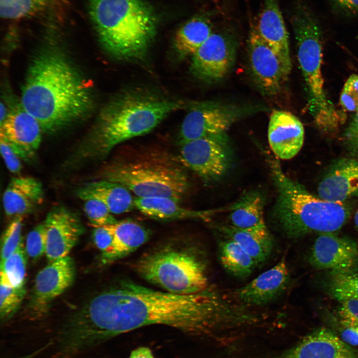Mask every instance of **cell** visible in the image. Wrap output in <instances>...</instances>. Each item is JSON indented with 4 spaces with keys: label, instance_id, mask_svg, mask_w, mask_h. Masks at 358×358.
Segmentation results:
<instances>
[{
    "label": "cell",
    "instance_id": "32",
    "mask_svg": "<svg viewBox=\"0 0 358 358\" xmlns=\"http://www.w3.org/2000/svg\"><path fill=\"white\" fill-rule=\"evenodd\" d=\"M26 255L22 241L11 255L0 263V275L13 286H25Z\"/></svg>",
    "mask_w": 358,
    "mask_h": 358
},
{
    "label": "cell",
    "instance_id": "19",
    "mask_svg": "<svg viewBox=\"0 0 358 358\" xmlns=\"http://www.w3.org/2000/svg\"><path fill=\"white\" fill-rule=\"evenodd\" d=\"M317 192L320 198L335 202L358 197V158L334 160L320 181Z\"/></svg>",
    "mask_w": 358,
    "mask_h": 358
},
{
    "label": "cell",
    "instance_id": "4",
    "mask_svg": "<svg viewBox=\"0 0 358 358\" xmlns=\"http://www.w3.org/2000/svg\"><path fill=\"white\" fill-rule=\"evenodd\" d=\"M269 165L276 190L272 217L287 237L297 239L315 233H336L347 223L352 213L350 205L312 194L287 176L277 160L270 159Z\"/></svg>",
    "mask_w": 358,
    "mask_h": 358
},
{
    "label": "cell",
    "instance_id": "6",
    "mask_svg": "<svg viewBox=\"0 0 358 358\" xmlns=\"http://www.w3.org/2000/svg\"><path fill=\"white\" fill-rule=\"evenodd\" d=\"M183 167L167 152L142 151L104 167L100 179L121 184L136 197H168L179 202L190 187Z\"/></svg>",
    "mask_w": 358,
    "mask_h": 358
},
{
    "label": "cell",
    "instance_id": "35",
    "mask_svg": "<svg viewBox=\"0 0 358 358\" xmlns=\"http://www.w3.org/2000/svg\"><path fill=\"white\" fill-rule=\"evenodd\" d=\"M84 201V211L94 228L113 224L118 221L107 206L99 200L90 198Z\"/></svg>",
    "mask_w": 358,
    "mask_h": 358
},
{
    "label": "cell",
    "instance_id": "20",
    "mask_svg": "<svg viewBox=\"0 0 358 358\" xmlns=\"http://www.w3.org/2000/svg\"><path fill=\"white\" fill-rule=\"evenodd\" d=\"M268 141L275 156L288 160L301 150L304 140V129L300 120L291 113L274 110L268 126Z\"/></svg>",
    "mask_w": 358,
    "mask_h": 358
},
{
    "label": "cell",
    "instance_id": "2",
    "mask_svg": "<svg viewBox=\"0 0 358 358\" xmlns=\"http://www.w3.org/2000/svg\"><path fill=\"white\" fill-rule=\"evenodd\" d=\"M94 105L91 86L63 52L47 48L33 58L21 106L37 119L43 132L55 133L84 119Z\"/></svg>",
    "mask_w": 358,
    "mask_h": 358
},
{
    "label": "cell",
    "instance_id": "34",
    "mask_svg": "<svg viewBox=\"0 0 358 358\" xmlns=\"http://www.w3.org/2000/svg\"><path fill=\"white\" fill-rule=\"evenodd\" d=\"M22 216H16L4 230L1 240L0 263L8 258L22 241Z\"/></svg>",
    "mask_w": 358,
    "mask_h": 358
},
{
    "label": "cell",
    "instance_id": "43",
    "mask_svg": "<svg viewBox=\"0 0 358 358\" xmlns=\"http://www.w3.org/2000/svg\"><path fill=\"white\" fill-rule=\"evenodd\" d=\"M339 336L347 344L358 346V326L339 321Z\"/></svg>",
    "mask_w": 358,
    "mask_h": 358
},
{
    "label": "cell",
    "instance_id": "33",
    "mask_svg": "<svg viewBox=\"0 0 358 358\" xmlns=\"http://www.w3.org/2000/svg\"><path fill=\"white\" fill-rule=\"evenodd\" d=\"M25 294V286H13L3 275H0V316L2 321L7 320L14 314Z\"/></svg>",
    "mask_w": 358,
    "mask_h": 358
},
{
    "label": "cell",
    "instance_id": "5",
    "mask_svg": "<svg viewBox=\"0 0 358 358\" xmlns=\"http://www.w3.org/2000/svg\"><path fill=\"white\" fill-rule=\"evenodd\" d=\"M89 16L99 42L115 58L139 60L155 36V13L145 0H89Z\"/></svg>",
    "mask_w": 358,
    "mask_h": 358
},
{
    "label": "cell",
    "instance_id": "30",
    "mask_svg": "<svg viewBox=\"0 0 358 358\" xmlns=\"http://www.w3.org/2000/svg\"><path fill=\"white\" fill-rule=\"evenodd\" d=\"M326 293L340 302L348 299L358 300V273L329 271L323 281Z\"/></svg>",
    "mask_w": 358,
    "mask_h": 358
},
{
    "label": "cell",
    "instance_id": "3",
    "mask_svg": "<svg viewBox=\"0 0 358 358\" xmlns=\"http://www.w3.org/2000/svg\"><path fill=\"white\" fill-rule=\"evenodd\" d=\"M187 105L147 90L123 91L104 107L91 139L79 148L78 155L103 158L118 145L149 132L167 115Z\"/></svg>",
    "mask_w": 358,
    "mask_h": 358
},
{
    "label": "cell",
    "instance_id": "10",
    "mask_svg": "<svg viewBox=\"0 0 358 358\" xmlns=\"http://www.w3.org/2000/svg\"><path fill=\"white\" fill-rule=\"evenodd\" d=\"M178 136L180 146L202 137L226 133L243 115L240 107L215 101L188 103Z\"/></svg>",
    "mask_w": 358,
    "mask_h": 358
},
{
    "label": "cell",
    "instance_id": "40",
    "mask_svg": "<svg viewBox=\"0 0 358 358\" xmlns=\"http://www.w3.org/2000/svg\"><path fill=\"white\" fill-rule=\"evenodd\" d=\"M339 321L358 326V300L348 299L339 302Z\"/></svg>",
    "mask_w": 358,
    "mask_h": 358
},
{
    "label": "cell",
    "instance_id": "11",
    "mask_svg": "<svg viewBox=\"0 0 358 358\" xmlns=\"http://www.w3.org/2000/svg\"><path fill=\"white\" fill-rule=\"evenodd\" d=\"M236 39L228 29L213 32L191 56L190 69L197 78L208 81L223 79L235 59Z\"/></svg>",
    "mask_w": 358,
    "mask_h": 358
},
{
    "label": "cell",
    "instance_id": "15",
    "mask_svg": "<svg viewBox=\"0 0 358 358\" xmlns=\"http://www.w3.org/2000/svg\"><path fill=\"white\" fill-rule=\"evenodd\" d=\"M44 222L49 263L67 256L85 231L78 216L64 206L52 208Z\"/></svg>",
    "mask_w": 358,
    "mask_h": 358
},
{
    "label": "cell",
    "instance_id": "17",
    "mask_svg": "<svg viewBox=\"0 0 358 358\" xmlns=\"http://www.w3.org/2000/svg\"><path fill=\"white\" fill-rule=\"evenodd\" d=\"M289 279V269L283 257L271 268L236 289L231 295L238 302L249 307L264 306L284 292Z\"/></svg>",
    "mask_w": 358,
    "mask_h": 358
},
{
    "label": "cell",
    "instance_id": "44",
    "mask_svg": "<svg viewBox=\"0 0 358 358\" xmlns=\"http://www.w3.org/2000/svg\"><path fill=\"white\" fill-rule=\"evenodd\" d=\"M129 358H154V357L149 348L139 347L131 352Z\"/></svg>",
    "mask_w": 358,
    "mask_h": 358
},
{
    "label": "cell",
    "instance_id": "7",
    "mask_svg": "<svg viewBox=\"0 0 358 358\" xmlns=\"http://www.w3.org/2000/svg\"><path fill=\"white\" fill-rule=\"evenodd\" d=\"M290 21L299 65L310 94L315 124L324 133L335 131L342 119L327 99L322 74L323 32L317 16L301 0H293Z\"/></svg>",
    "mask_w": 358,
    "mask_h": 358
},
{
    "label": "cell",
    "instance_id": "26",
    "mask_svg": "<svg viewBox=\"0 0 358 358\" xmlns=\"http://www.w3.org/2000/svg\"><path fill=\"white\" fill-rule=\"evenodd\" d=\"M264 198L260 191L247 192L230 206L228 224L240 229L266 225L264 217Z\"/></svg>",
    "mask_w": 358,
    "mask_h": 358
},
{
    "label": "cell",
    "instance_id": "8",
    "mask_svg": "<svg viewBox=\"0 0 358 358\" xmlns=\"http://www.w3.org/2000/svg\"><path fill=\"white\" fill-rule=\"evenodd\" d=\"M134 268L144 279L170 293L192 294L208 287L206 260L200 250L189 244L157 247L143 255Z\"/></svg>",
    "mask_w": 358,
    "mask_h": 358
},
{
    "label": "cell",
    "instance_id": "24",
    "mask_svg": "<svg viewBox=\"0 0 358 358\" xmlns=\"http://www.w3.org/2000/svg\"><path fill=\"white\" fill-rule=\"evenodd\" d=\"M77 195L85 200L90 198L103 202L112 214L131 211L135 206L130 191L117 182L100 179L84 184L77 191Z\"/></svg>",
    "mask_w": 358,
    "mask_h": 358
},
{
    "label": "cell",
    "instance_id": "23",
    "mask_svg": "<svg viewBox=\"0 0 358 358\" xmlns=\"http://www.w3.org/2000/svg\"><path fill=\"white\" fill-rule=\"evenodd\" d=\"M215 227L223 237L238 244L257 266L264 263L272 252L274 241L266 225L250 229L237 228L228 224Z\"/></svg>",
    "mask_w": 358,
    "mask_h": 358
},
{
    "label": "cell",
    "instance_id": "14",
    "mask_svg": "<svg viewBox=\"0 0 358 358\" xmlns=\"http://www.w3.org/2000/svg\"><path fill=\"white\" fill-rule=\"evenodd\" d=\"M75 266L69 256L49 264L37 274L28 307L37 317L48 312L51 302L66 290L74 281Z\"/></svg>",
    "mask_w": 358,
    "mask_h": 358
},
{
    "label": "cell",
    "instance_id": "37",
    "mask_svg": "<svg viewBox=\"0 0 358 358\" xmlns=\"http://www.w3.org/2000/svg\"><path fill=\"white\" fill-rule=\"evenodd\" d=\"M340 103L346 111L358 110V75L353 74L347 80L340 95Z\"/></svg>",
    "mask_w": 358,
    "mask_h": 358
},
{
    "label": "cell",
    "instance_id": "21",
    "mask_svg": "<svg viewBox=\"0 0 358 358\" xmlns=\"http://www.w3.org/2000/svg\"><path fill=\"white\" fill-rule=\"evenodd\" d=\"M255 26L260 36L291 70L288 34L278 0H264L258 22Z\"/></svg>",
    "mask_w": 358,
    "mask_h": 358
},
{
    "label": "cell",
    "instance_id": "28",
    "mask_svg": "<svg viewBox=\"0 0 358 358\" xmlns=\"http://www.w3.org/2000/svg\"><path fill=\"white\" fill-rule=\"evenodd\" d=\"M210 19L198 15L187 21L176 32L174 46L182 57L192 56L213 33Z\"/></svg>",
    "mask_w": 358,
    "mask_h": 358
},
{
    "label": "cell",
    "instance_id": "31",
    "mask_svg": "<svg viewBox=\"0 0 358 358\" xmlns=\"http://www.w3.org/2000/svg\"><path fill=\"white\" fill-rule=\"evenodd\" d=\"M54 0H0L2 17L17 19L33 16L44 10Z\"/></svg>",
    "mask_w": 358,
    "mask_h": 358
},
{
    "label": "cell",
    "instance_id": "12",
    "mask_svg": "<svg viewBox=\"0 0 358 358\" xmlns=\"http://www.w3.org/2000/svg\"><path fill=\"white\" fill-rule=\"evenodd\" d=\"M248 48L250 68L256 85L264 94H278L291 70L260 36L255 25L249 33Z\"/></svg>",
    "mask_w": 358,
    "mask_h": 358
},
{
    "label": "cell",
    "instance_id": "36",
    "mask_svg": "<svg viewBox=\"0 0 358 358\" xmlns=\"http://www.w3.org/2000/svg\"><path fill=\"white\" fill-rule=\"evenodd\" d=\"M46 232L44 222L35 227L27 235L25 251L32 260L39 259L45 253Z\"/></svg>",
    "mask_w": 358,
    "mask_h": 358
},
{
    "label": "cell",
    "instance_id": "45",
    "mask_svg": "<svg viewBox=\"0 0 358 358\" xmlns=\"http://www.w3.org/2000/svg\"><path fill=\"white\" fill-rule=\"evenodd\" d=\"M354 222L355 229L358 232V209L357 210V211L355 213Z\"/></svg>",
    "mask_w": 358,
    "mask_h": 358
},
{
    "label": "cell",
    "instance_id": "9",
    "mask_svg": "<svg viewBox=\"0 0 358 358\" xmlns=\"http://www.w3.org/2000/svg\"><path fill=\"white\" fill-rule=\"evenodd\" d=\"M179 159L204 181L218 180L231 167L232 151L228 136L224 133L189 141L180 146Z\"/></svg>",
    "mask_w": 358,
    "mask_h": 358
},
{
    "label": "cell",
    "instance_id": "13",
    "mask_svg": "<svg viewBox=\"0 0 358 358\" xmlns=\"http://www.w3.org/2000/svg\"><path fill=\"white\" fill-rule=\"evenodd\" d=\"M311 267L319 270L358 273V246L336 233L318 234L308 256Z\"/></svg>",
    "mask_w": 358,
    "mask_h": 358
},
{
    "label": "cell",
    "instance_id": "41",
    "mask_svg": "<svg viewBox=\"0 0 358 358\" xmlns=\"http://www.w3.org/2000/svg\"><path fill=\"white\" fill-rule=\"evenodd\" d=\"M0 145L1 155L7 169L13 174L19 173L22 169L20 158L9 144L0 138Z\"/></svg>",
    "mask_w": 358,
    "mask_h": 358
},
{
    "label": "cell",
    "instance_id": "38",
    "mask_svg": "<svg viewBox=\"0 0 358 358\" xmlns=\"http://www.w3.org/2000/svg\"><path fill=\"white\" fill-rule=\"evenodd\" d=\"M94 244L101 252L104 263H107L113 250V236L106 225L95 227L92 233Z\"/></svg>",
    "mask_w": 358,
    "mask_h": 358
},
{
    "label": "cell",
    "instance_id": "16",
    "mask_svg": "<svg viewBox=\"0 0 358 358\" xmlns=\"http://www.w3.org/2000/svg\"><path fill=\"white\" fill-rule=\"evenodd\" d=\"M42 132L37 119L21 106L7 114L0 124V138L21 160L29 162L39 148Z\"/></svg>",
    "mask_w": 358,
    "mask_h": 358
},
{
    "label": "cell",
    "instance_id": "18",
    "mask_svg": "<svg viewBox=\"0 0 358 358\" xmlns=\"http://www.w3.org/2000/svg\"><path fill=\"white\" fill-rule=\"evenodd\" d=\"M276 358H358V350L344 342L334 331L320 328Z\"/></svg>",
    "mask_w": 358,
    "mask_h": 358
},
{
    "label": "cell",
    "instance_id": "39",
    "mask_svg": "<svg viewBox=\"0 0 358 358\" xmlns=\"http://www.w3.org/2000/svg\"><path fill=\"white\" fill-rule=\"evenodd\" d=\"M343 140L347 150L352 157L358 158V110L345 129Z\"/></svg>",
    "mask_w": 358,
    "mask_h": 358
},
{
    "label": "cell",
    "instance_id": "27",
    "mask_svg": "<svg viewBox=\"0 0 358 358\" xmlns=\"http://www.w3.org/2000/svg\"><path fill=\"white\" fill-rule=\"evenodd\" d=\"M106 226L113 236V250L107 263L127 256L149 238V233L145 227L130 220L117 221Z\"/></svg>",
    "mask_w": 358,
    "mask_h": 358
},
{
    "label": "cell",
    "instance_id": "22",
    "mask_svg": "<svg viewBox=\"0 0 358 358\" xmlns=\"http://www.w3.org/2000/svg\"><path fill=\"white\" fill-rule=\"evenodd\" d=\"M43 198V188L39 180L31 177H15L4 190L2 204L7 216H22L39 206Z\"/></svg>",
    "mask_w": 358,
    "mask_h": 358
},
{
    "label": "cell",
    "instance_id": "42",
    "mask_svg": "<svg viewBox=\"0 0 358 358\" xmlns=\"http://www.w3.org/2000/svg\"><path fill=\"white\" fill-rule=\"evenodd\" d=\"M334 11L347 17L358 16V0H327Z\"/></svg>",
    "mask_w": 358,
    "mask_h": 358
},
{
    "label": "cell",
    "instance_id": "25",
    "mask_svg": "<svg viewBox=\"0 0 358 358\" xmlns=\"http://www.w3.org/2000/svg\"><path fill=\"white\" fill-rule=\"evenodd\" d=\"M134 203L144 215L161 220L206 219L212 212L189 209L181 206L179 201L168 197H136Z\"/></svg>",
    "mask_w": 358,
    "mask_h": 358
},
{
    "label": "cell",
    "instance_id": "29",
    "mask_svg": "<svg viewBox=\"0 0 358 358\" xmlns=\"http://www.w3.org/2000/svg\"><path fill=\"white\" fill-rule=\"evenodd\" d=\"M218 242L219 259L224 268L238 278H245L253 272L257 265L235 242L224 237Z\"/></svg>",
    "mask_w": 358,
    "mask_h": 358
},
{
    "label": "cell",
    "instance_id": "1",
    "mask_svg": "<svg viewBox=\"0 0 358 358\" xmlns=\"http://www.w3.org/2000/svg\"><path fill=\"white\" fill-rule=\"evenodd\" d=\"M237 315L236 303L215 288L178 294L122 280L85 302L68 316L67 326L76 345L88 351L117 335L153 324L206 336L230 329Z\"/></svg>",
    "mask_w": 358,
    "mask_h": 358
}]
</instances>
